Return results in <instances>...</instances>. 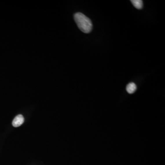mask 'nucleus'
Segmentation results:
<instances>
[{"label":"nucleus","instance_id":"nucleus-1","mask_svg":"<svg viewBox=\"0 0 165 165\" xmlns=\"http://www.w3.org/2000/svg\"><path fill=\"white\" fill-rule=\"evenodd\" d=\"M74 19L81 31L86 34L91 31L93 28L92 23L90 19L84 14L81 12H77L74 15Z\"/></svg>","mask_w":165,"mask_h":165},{"label":"nucleus","instance_id":"nucleus-2","mask_svg":"<svg viewBox=\"0 0 165 165\" xmlns=\"http://www.w3.org/2000/svg\"><path fill=\"white\" fill-rule=\"evenodd\" d=\"M24 119L23 116L22 115H18L15 117L12 121V124L14 127H19L23 124Z\"/></svg>","mask_w":165,"mask_h":165},{"label":"nucleus","instance_id":"nucleus-3","mask_svg":"<svg viewBox=\"0 0 165 165\" xmlns=\"http://www.w3.org/2000/svg\"><path fill=\"white\" fill-rule=\"evenodd\" d=\"M137 89V86L134 82L129 83L126 87V91L129 94H133Z\"/></svg>","mask_w":165,"mask_h":165},{"label":"nucleus","instance_id":"nucleus-4","mask_svg":"<svg viewBox=\"0 0 165 165\" xmlns=\"http://www.w3.org/2000/svg\"><path fill=\"white\" fill-rule=\"evenodd\" d=\"M131 2L137 9H141L143 8V1L141 0H132Z\"/></svg>","mask_w":165,"mask_h":165}]
</instances>
